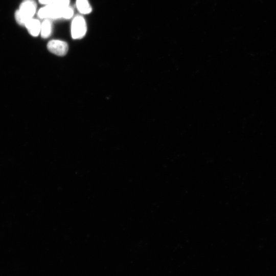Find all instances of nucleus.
<instances>
[{
    "label": "nucleus",
    "mask_w": 276,
    "mask_h": 276,
    "mask_svg": "<svg viewBox=\"0 0 276 276\" xmlns=\"http://www.w3.org/2000/svg\"><path fill=\"white\" fill-rule=\"evenodd\" d=\"M37 8L36 3L31 1L22 2L18 10L15 13V18L20 25L25 26L28 20L32 18Z\"/></svg>",
    "instance_id": "obj_1"
},
{
    "label": "nucleus",
    "mask_w": 276,
    "mask_h": 276,
    "mask_svg": "<svg viewBox=\"0 0 276 276\" xmlns=\"http://www.w3.org/2000/svg\"><path fill=\"white\" fill-rule=\"evenodd\" d=\"M87 30L84 18L77 16L73 20L71 25V35L73 39H81L84 36Z\"/></svg>",
    "instance_id": "obj_2"
},
{
    "label": "nucleus",
    "mask_w": 276,
    "mask_h": 276,
    "mask_svg": "<svg viewBox=\"0 0 276 276\" xmlns=\"http://www.w3.org/2000/svg\"><path fill=\"white\" fill-rule=\"evenodd\" d=\"M48 49L51 53L60 56H64L68 51V45L64 41L52 40L47 44Z\"/></svg>",
    "instance_id": "obj_3"
},
{
    "label": "nucleus",
    "mask_w": 276,
    "mask_h": 276,
    "mask_svg": "<svg viewBox=\"0 0 276 276\" xmlns=\"http://www.w3.org/2000/svg\"><path fill=\"white\" fill-rule=\"evenodd\" d=\"M25 26L29 33L33 36H38L40 32L41 24L37 19L32 18L27 21Z\"/></svg>",
    "instance_id": "obj_4"
},
{
    "label": "nucleus",
    "mask_w": 276,
    "mask_h": 276,
    "mask_svg": "<svg viewBox=\"0 0 276 276\" xmlns=\"http://www.w3.org/2000/svg\"><path fill=\"white\" fill-rule=\"evenodd\" d=\"M76 6L78 11L84 14L91 12V7L87 0H77Z\"/></svg>",
    "instance_id": "obj_5"
},
{
    "label": "nucleus",
    "mask_w": 276,
    "mask_h": 276,
    "mask_svg": "<svg viewBox=\"0 0 276 276\" xmlns=\"http://www.w3.org/2000/svg\"><path fill=\"white\" fill-rule=\"evenodd\" d=\"M52 25L48 19H45L41 24V35L43 38H48L51 34Z\"/></svg>",
    "instance_id": "obj_6"
},
{
    "label": "nucleus",
    "mask_w": 276,
    "mask_h": 276,
    "mask_svg": "<svg viewBox=\"0 0 276 276\" xmlns=\"http://www.w3.org/2000/svg\"><path fill=\"white\" fill-rule=\"evenodd\" d=\"M52 4L58 9L62 10L69 6L70 0H53Z\"/></svg>",
    "instance_id": "obj_7"
},
{
    "label": "nucleus",
    "mask_w": 276,
    "mask_h": 276,
    "mask_svg": "<svg viewBox=\"0 0 276 276\" xmlns=\"http://www.w3.org/2000/svg\"><path fill=\"white\" fill-rule=\"evenodd\" d=\"M73 14V9L71 7L68 6L63 10L62 18L65 19H69L72 17Z\"/></svg>",
    "instance_id": "obj_8"
},
{
    "label": "nucleus",
    "mask_w": 276,
    "mask_h": 276,
    "mask_svg": "<svg viewBox=\"0 0 276 276\" xmlns=\"http://www.w3.org/2000/svg\"><path fill=\"white\" fill-rule=\"evenodd\" d=\"M53 0H39V2L41 4L49 5L53 2Z\"/></svg>",
    "instance_id": "obj_9"
},
{
    "label": "nucleus",
    "mask_w": 276,
    "mask_h": 276,
    "mask_svg": "<svg viewBox=\"0 0 276 276\" xmlns=\"http://www.w3.org/2000/svg\"><path fill=\"white\" fill-rule=\"evenodd\" d=\"M26 1H31V0H26Z\"/></svg>",
    "instance_id": "obj_10"
}]
</instances>
